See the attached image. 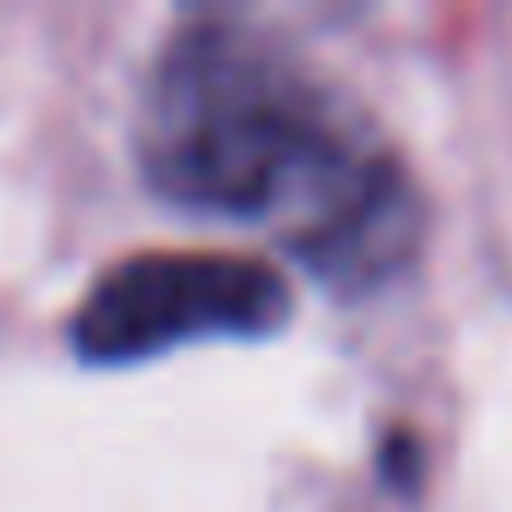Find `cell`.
Returning <instances> with one entry per match:
<instances>
[{
  "mask_svg": "<svg viewBox=\"0 0 512 512\" xmlns=\"http://www.w3.org/2000/svg\"><path fill=\"white\" fill-rule=\"evenodd\" d=\"M290 320V284L247 253H133L109 266L79 314L73 350L85 362H145L205 338H260Z\"/></svg>",
  "mask_w": 512,
  "mask_h": 512,
  "instance_id": "2",
  "label": "cell"
},
{
  "mask_svg": "<svg viewBox=\"0 0 512 512\" xmlns=\"http://www.w3.org/2000/svg\"><path fill=\"white\" fill-rule=\"evenodd\" d=\"M133 157L157 199L278 229L344 296L398 278L422 235L398 157L320 73L247 25H187L157 55Z\"/></svg>",
  "mask_w": 512,
  "mask_h": 512,
  "instance_id": "1",
  "label": "cell"
}]
</instances>
